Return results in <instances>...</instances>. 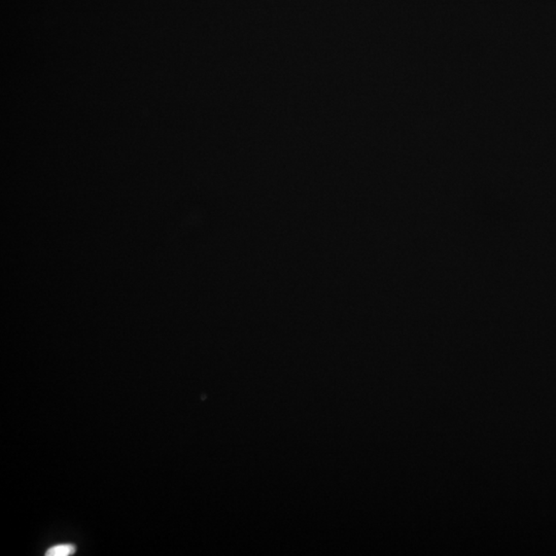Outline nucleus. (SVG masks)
<instances>
[{
    "label": "nucleus",
    "mask_w": 556,
    "mask_h": 556,
    "mask_svg": "<svg viewBox=\"0 0 556 556\" xmlns=\"http://www.w3.org/2000/svg\"><path fill=\"white\" fill-rule=\"evenodd\" d=\"M76 552V547L73 544H59L51 547L48 551H46V556H69L73 555Z\"/></svg>",
    "instance_id": "f257e3e1"
}]
</instances>
